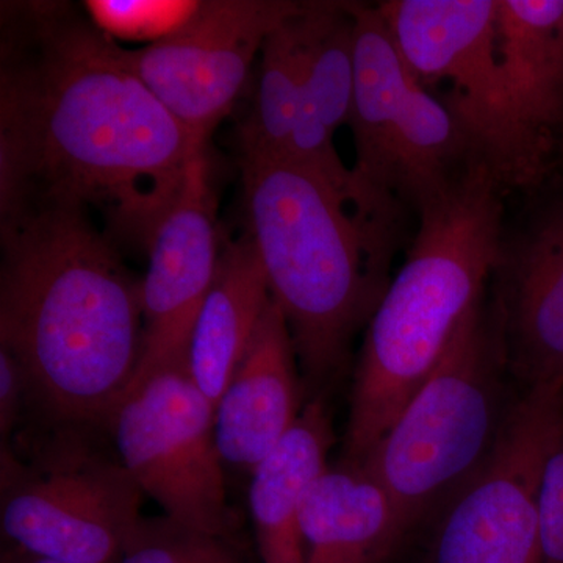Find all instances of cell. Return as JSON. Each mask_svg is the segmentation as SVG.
<instances>
[{"instance_id": "14", "label": "cell", "mask_w": 563, "mask_h": 563, "mask_svg": "<svg viewBox=\"0 0 563 563\" xmlns=\"http://www.w3.org/2000/svg\"><path fill=\"white\" fill-rule=\"evenodd\" d=\"M301 102L288 161L320 174L354 201L361 181L347 169L333 136L350 122L355 85V16L352 2H301Z\"/></svg>"}, {"instance_id": "17", "label": "cell", "mask_w": 563, "mask_h": 563, "mask_svg": "<svg viewBox=\"0 0 563 563\" xmlns=\"http://www.w3.org/2000/svg\"><path fill=\"white\" fill-rule=\"evenodd\" d=\"M407 529L368 470L351 462L329 466L303 504L306 563H380Z\"/></svg>"}, {"instance_id": "18", "label": "cell", "mask_w": 563, "mask_h": 563, "mask_svg": "<svg viewBox=\"0 0 563 563\" xmlns=\"http://www.w3.org/2000/svg\"><path fill=\"white\" fill-rule=\"evenodd\" d=\"M269 301L268 279L250 233L222 242L217 274L188 350L192 380L213 406L250 347Z\"/></svg>"}, {"instance_id": "24", "label": "cell", "mask_w": 563, "mask_h": 563, "mask_svg": "<svg viewBox=\"0 0 563 563\" xmlns=\"http://www.w3.org/2000/svg\"><path fill=\"white\" fill-rule=\"evenodd\" d=\"M2 563H65L52 561V559L40 558V555L27 553V551L18 548L16 553L7 555Z\"/></svg>"}, {"instance_id": "8", "label": "cell", "mask_w": 563, "mask_h": 563, "mask_svg": "<svg viewBox=\"0 0 563 563\" xmlns=\"http://www.w3.org/2000/svg\"><path fill=\"white\" fill-rule=\"evenodd\" d=\"M109 421L121 465L166 517L196 531L228 536L232 517L214 406L192 380L188 363L132 387Z\"/></svg>"}, {"instance_id": "4", "label": "cell", "mask_w": 563, "mask_h": 563, "mask_svg": "<svg viewBox=\"0 0 563 563\" xmlns=\"http://www.w3.org/2000/svg\"><path fill=\"white\" fill-rule=\"evenodd\" d=\"M247 229L307 372L324 376L387 290L402 213H376L288 161H240Z\"/></svg>"}, {"instance_id": "19", "label": "cell", "mask_w": 563, "mask_h": 563, "mask_svg": "<svg viewBox=\"0 0 563 563\" xmlns=\"http://www.w3.org/2000/svg\"><path fill=\"white\" fill-rule=\"evenodd\" d=\"M332 429L320 401L301 410L295 426L251 476V514L263 563H306L301 514L328 465Z\"/></svg>"}, {"instance_id": "16", "label": "cell", "mask_w": 563, "mask_h": 563, "mask_svg": "<svg viewBox=\"0 0 563 563\" xmlns=\"http://www.w3.org/2000/svg\"><path fill=\"white\" fill-rule=\"evenodd\" d=\"M295 354L287 320L272 299L214 406L222 462L252 473L295 426L301 413Z\"/></svg>"}, {"instance_id": "2", "label": "cell", "mask_w": 563, "mask_h": 563, "mask_svg": "<svg viewBox=\"0 0 563 563\" xmlns=\"http://www.w3.org/2000/svg\"><path fill=\"white\" fill-rule=\"evenodd\" d=\"M0 239L2 347L57 417L109 421L140 361V282L84 209L2 211Z\"/></svg>"}, {"instance_id": "15", "label": "cell", "mask_w": 563, "mask_h": 563, "mask_svg": "<svg viewBox=\"0 0 563 563\" xmlns=\"http://www.w3.org/2000/svg\"><path fill=\"white\" fill-rule=\"evenodd\" d=\"M496 273L507 362L528 387L563 385V203L510 242L506 236Z\"/></svg>"}, {"instance_id": "7", "label": "cell", "mask_w": 563, "mask_h": 563, "mask_svg": "<svg viewBox=\"0 0 563 563\" xmlns=\"http://www.w3.org/2000/svg\"><path fill=\"white\" fill-rule=\"evenodd\" d=\"M562 428L563 385H529L490 454L448 501L431 563H543L540 485Z\"/></svg>"}, {"instance_id": "21", "label": "cell", "mask_w": 563, "mask_h": 563, "mask_svg": "<svg viewBox=\"0 0 563 563\" xmlns=\"http://www.w3.org/2000/svg\"><path fill=\"white\" fill-rule=\"evenodd\" d=\"M117 563H244L225 542L169 517L140 518Z\"/></svg>"}, {"instance_id": "5", "label": "cell", "mask_w": 563, "mask_h": 563, "mask_svg": "<svg viewBox=\"0 0 563 563\" xmlns=\"http://www.w3.org/2000/svg\"><path fill=\"white\" fill-rule=\"evenodd\" d=\"M506 363L501 312L483 299L361 463L384 485L407 528L450 501L490 454L506 420L499 418Z\"/></svg>"}, {"instance_id": "3", "label": "cell", "mask_w": 563, "mask_h": 563, "mask_svg": "<svg viewBox=\"0 0 563 563\" xmlns=\"http://www.w3.org/2000/svg\"><path fill=\"white\" fill-rule=\"evenodd\" d=\"M503 181L474 158L418 210L420 228L368 321L355 372L346 462H365L484 299L503 258Z\"/></svg>"}, {"instance_id": "6", "label": "cell", "mask_w": 563, "mask_h": 563, "mask_svg": "<svg viewBox=\"0 0 563 563\" xmlns=\"http://www.w3.org/2000/svg\"><path fill=\"white\" fill-rule=\"evenodd\" d=\"M352 168L363 187L420 210L474 158L461 124L404 62L376 5L352 2Z\"/></svg>"}, {"instance_id": "13", "label": "cell", "mask_w": 563, "mask_h": 563, "mask_svg": "<svg viewBox=\"0 0 563 563\" xmlns=\"http://www.w3.org/2000/svg\"><path fill=\"white\" fill-rule=\"evenodd\" d=\"M496 25L517 188L533 187L563 129V0H498Z\"/></svg>"}, {"instance_id": "10", "label": "cell", "mask_w": 563, "mask_h": 563, "mask_svg": "<svg viewBox=\"0 0 563 563\" xmlns=\"http://www.w3.org/2000/svg\"><path fill=\"white\" fill-rule=\"evenodd\" d=\"M298 7L287 0H209L140 51L131 68L198 139L207 141L242 95L269 33Z\"/></svg>"}, {"instance_id": "12", "label": "cell", "mask_w": 563, "mask_h": 563, "mask_svg": "<svg viewBox=\"0 0 563 563\" xmlns=\"http://www.w3.org/2000/svg\"><path fill=\"white\" fill-rule=\"evenodd\" d=\"M143 492L121 465L81 462L7 492L2 529L18 548L65 563H117Z\"/></svg>"}, {"instance_id": "1", "label": "cell", "mask_w": 563, "mask_h": 563, "mask_svg": "<svg viewBox=\"0 0 563 563\" xmlns=\"http://www.w3.org/2000/svg\"><path fill=\"white\" fill-rule=\"evenodd\" d=\"M3 24L0 213L96 209L117 235L147 246L207 141L73 7L21 3Z\"/></svg>"}, {"instance_id": "22", "label": "cell", "mask_w": 563, "mask_h": 563, "mask_svg": "<svg viewBox=\"0 0 563 563\" xmlns=\"http://www.w3.org/2000/svg\"><path fill=\"white\" fill-rule=\"evenodd\" d=\"M543 563H563V428L540 485Z\"/></svg>"}, {"instance_id": "9", "label": "cell", "mask_w": 563, "mask_h": 563, "mask_svg": "<svg viewBox=\"0 0 563 563\" xmlns=\"http://www.w3.org/2000/svg\"><path fill=\"white\" fill-rule=\"evenodd\" d=\"M404 62L428 88L446 81L451 110L506 190L517 188L512 133L498 62V0L377 3Z\"/></svg>"}, {"instance_id": "20", "label": "cell", "mask_w": 563, "mask_h": 563, "mask_svg": "<svg viewBox=\"0 0 563 563\" xmlns=\"http://www.w3.org/2000/svg\"><path fill=\"white\" fill-rule=\"evenodd\" d=\"M299 5L263 43L254 109L240 131V161H284L290 154L301 102Z\"/></svg>"}, {"instance_id": "23", "label": "cell", "mask_w": 563, "mask_h": 563, "mask_svg": "<svg viewBox=\"0 0 563 563\" xmlns=\"http://www.w3.org/2000/svg\"><path fill=\"white\" fill-rule=\"evenodd\" d=\"M25 390H29V385L20 363L5 347H0V431L3 435L16 420Z\"/></svg>"}, {"instance_id": "11", "label": "cell", "mask_w": 563, "mask_h": 563, "mask_svg": "<svg viewBox=\"0 0 563 563\" xmlns=\"http://www.w3.org/2000/svg\"><path fill=\"white\" fill-rule=\"evenodd\" d=\"M221 246L203 151L147 244L150 269L141 282L143 340L129 390L152 374L188 363L192 329L217 274Z\"/></svg>"}]
</instances>
